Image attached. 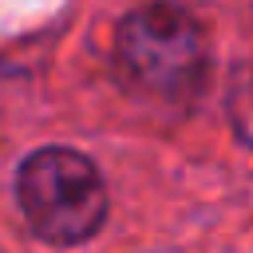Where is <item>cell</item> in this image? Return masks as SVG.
Wrapping results in <instances>:
<instances>
[{
  "label": "cell",
  "mask_w": 253,
  "mask_h": 253,
  "mask_svg": "<svg viewBox=\"0 0 253 253\" xmlns=\"http://www.w3.org/2000/svg\"><path fill=\"white\" fill-rule=\"evenodd\" d=\"M115 59L138 91L186 99L206 75V36L186 8L166 0L142 4L115 32Z\"/></svg>",
  "instance_id": "cell-1"
},
{
  "label": "cell",
  "mask_w": 253,
  "mask_h": 253,
  "mask_svg": "<svg viewBox=\"0 0 253 253\" xmlns=\"http://www.w3.org/2000/svg\"><path fill=\"white\" fill-rule=\"evenodd\" d=\"M16 198L28 225L55 245L87 241L107 217V186L95 162L67 146H43L24 158Z\"/></svg>",
  "instance_id": "cell-2"
},
{
  "label": "cell",
  "mask_w": 253,
  "mask_h": 253,
  "mask_svg": "<svg viewBox=\"0 0 253 253\" xmlns=\"http://www.w3.org/2000/svg\"><path fill=\"white\" fill-rule=\"evenodd\" d=\"M229 119L233 130L245 146H253V67H245L241 75H233V91H229Z\"/></svg>",
  "instance_id": "cell-3"
}]
</instances>
